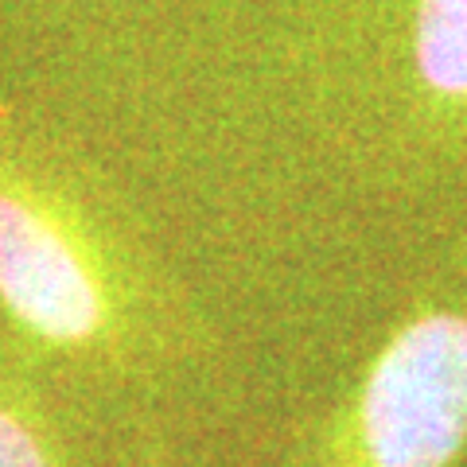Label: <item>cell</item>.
<instances>
[{
    "label": "cell",
    "instance_id": "1",
    "mask_svg": "<svg viewBox=\"0 0 467 467\" xmlns=\"http://www.w3.org/2000/svg\"><path fill=\"white\" fill-rule=\"evenodd\" d=\"M0 304L36 343L86 350L121 327L117 269L78 207L0 160Z\"/></svg>",
    "mask_w": 467,
    "mask_h": 467
},
{
    "label": "cell",
    "instance_id": "2",
    "mask_svg": "<svg viewBox=\"0 0 467 467\" xmlns=\"http://www.w3.org/2000/svg\"><path fill=\"white\" fill-rule=\"evenodd\" d=\"M467 448V316L432 308L378 350L339 432V467H451Z\"/></svg>",
    "mask_w": 467,
    "mask_h": 467
},
{
    "label": "cell",
    "instance_id": "3",
    "mask_svg": "<svg viewBox=\"0 0 467 467\" xmlns=\"http://www.w3.org/2000/svg\"><path fill=\"white\" fill-rule=\"evenodd\" d=\"M413 47L420 82L444 101H467V0H420Z\"/></svg>",
    "mask_w": 467,
    "mask_h": 467
},
{
    "label": "cell",
    "instance_id": "4",
    "mask_svg": "<svg viewBox=\"0 0 467 467\" xmlns=\"http://www.w3.org/2000/svg\"><path fill=\"white\" fill-rule=\"evenodd\" d=\"M0 467H58L39 420L16 393L0 389Z\"/></svg>",
    "mask_w": 467,
    "mask_h": 467
}]
</instances>
